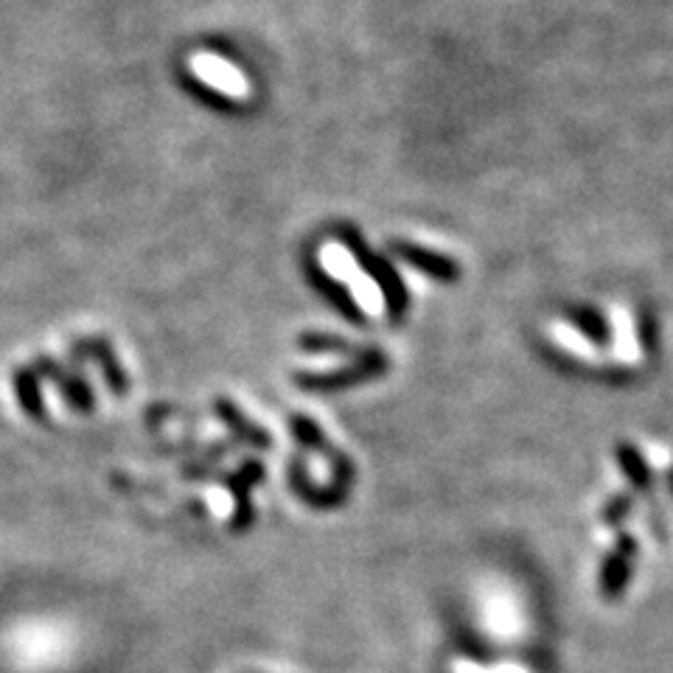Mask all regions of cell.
Masks as SVG:
<instances>
[{
	"instance_id": "1",
	"label": "cell",
	"mask_w": 673,
	"mask_h": 673,
	"mask_svg": "<svg viewBox=\"0 0 673 673\" xmlns=\"http://www.w3.org/2000/svg\"><path fill=\"white\" fill-rule=\"evenodd\" d=\"M191 71L197 79H202L205 85H211L214 90L225 94L227 99L245 101L250 96V82L236 71L230 62L220 60L214 54H194L191 57Z\"/></svg>"
},
{
	"instance_id": "2",
	"label": "cell",
	"mask_w": 673,
	"mask_h": 673,
	"mask_svg": "<svg viewBox=\"0 0 673 673\" xmlns=\"http://www.w3.org/2000/svg\"><path fill=\"white\" fill-rule=\"evenodd\" d=\"M632 553H634V541L626 536V539H623V547L609 559L607 570H603V593L607 595H618L620 589L626 587L628 573H632Z\"/></svg>"
},
{
	"instance_id": "3",
	"label": "cell",
	"mask_w": 673,
	"mask_h": 673,
	"mask_svg": "<svg viewBox=\"0 0 673 673\" xmlns=\"http://www.w3.org/2000/svg\"><path fill=\"white\" fill-rule=\"evenodd\" d=\"M620 463H623V469H626V474L632 477L637 486H648V481H651V474H648V466H646V460L640 458V452L634 447H620L618 452Z\"/></svg>"
},
{
	"instance_id": "4",
	"label": "cell",
	"mask_w": 673,
	"mask_h": 673,
	"mask_svg": "<svg viewBox=\"0 0 673 673\" xmlns=\"http://www.w3.org/2000/svg\"><path fill=\"white\" fill-rule=\"evenodd\" d=\"M401 256H407V259L413 261V264H419L421 270H427V273L452 275V264L435 259V256L429 253H421V250H413V247H401Z\"/></svg>"
},
{
	"instance_id": "5",
	"label": "cell",
	"mask_w": 673,
	"mask_h": 673,
	"mask_svg": "<svg viewBox=\"0 0 673 673\" xmlns=\"http://www.w3.org/2000/svg\"><path fill=\"white\" fill-rule=\"evenodd\" d=\"M628 508H632V502H628V500H618V502H614V506L607 511V520H609V522L620 520V513L628 511Z\"/></svg>"
}]
</instances>
